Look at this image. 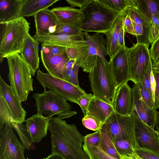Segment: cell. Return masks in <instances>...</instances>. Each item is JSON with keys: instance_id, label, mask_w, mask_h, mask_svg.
I'll return each mask as SVG.
<instances>
[{"instance_id": "obj_16", "label": "cell", "mask_w": 159, "mask_h": 159, "mask_svg": "<svg viewBox=\"0 0 159 159\" xmlns=\"http://www.w3.org/2000/svg\"><path fill=\"white\" fill-rule=\"evenodd\" d=\"M40 57L43 65L48 73L65 80L63 74V69L66 63L70 60L66 51L61 54L55 55L41 49Z\"/></svg>"}, {"instance_id": "obj_48", "label": "cell", "mask_w": 159, "mask_h": 159, "mask_svg": "<svg viewBox=\"0 0 159 159\" xmlns=\"http://www.w3.org/2000/svg\"><path fill=\"white\" fill-rule=\"evenodd\" d=\"M123 25L125 32L135 35L134 27L131 18L124 12Z\"/></svg>"}, {"instance_id": "obj_10", "label": "cell", "mask_w": 159, "mask_h": 159, "mask_svg": "<svg viewBox=\"0 0 159 159\" xmlns=\"http://www.w3.org/2000/svg\"><path fill=\"white\" fill-rule=\"evenodd\" d=\"M0 136V149L9 159H28L25 157V148L18 139L11 120L6 123Z\"/></svg>"}, {"instance_id": "obj_50", "label": "cell", "mask_w": 159, "mask_h": 159, "mask_svg": "<svg viewBox=\"0 0 159 159\" xmlns=\"http://www.w3.org/2000/svg\"><path fill=\"white\" fill-rule=\"evenodd\" d=\"M90 0H66L67 3L72 7H78L80 9L83 7Z\"/></svg>"}, {"instance_id": "obj_5", "label": "cell", "mask_w": 159, "mask_h": 159, "mask_svg": "<svg viewBox=\"0 0 159 159\" xmlns=\"http://www.w3.org/2000/svg\"><path fill=\"white\" fill-rule=\"evenodd\" d=\"M89 79L94 95L113 105L117 89L111 62H105L98 56L94 66L89 73Z\"/></svg>"}, {"instance_id": "obj_61", "label": "cell", "mask_w": 159, "mask_h": 159, "mask_svg": "<svg viewBox=\"0 0 159 159\" xmlns=\"http://www.w3.org/2000/svg\"><path fill=\"white\" fill-rule=\"evenodd\" d=\"M46 159V157L43 158V159Z\"/></svg>"}, {"instance_id": "obj_58", "label": "cell", "mask_w": 159, "mask_h": 159, "mask_svg": "<svg viewBox=\"0 0 159 159\" xmlns=\"http://www.w3.org/2000/svg\"><path fill=\"white\" fill-rule=\"evenodd\" d=\"M85 159H92L90 156L86 152L84 151Z\"/></svg>"}, {"instance_id": "obj_3", "label": "cell", "mask_w": 159, "mask_h": 159, "mask_svg": "<svg viewBox=\"0 0 159 159\" xmlns=\"http://www.w3.org/2000/svg\"><path fill=\"white\" fill-rule=\"evenodd\" d=\"M30 24L23 17L0 22V62L8 56L20 53L29 32Z\"/></svg>"}, {"instance_id": "obj_41", "label": "cell", "mask_w": 159, "mask_h": 159, "mask_svg": "<svg viewBox=\"0 0 159 159\" xmlns=\"http://www.w3.org/2000/svg\"><path fill=\"white\" fill-rule=\"evenodd\" d=\"M135 152L143 159H159V156L150 150L140 147L134 148Z\"/></svg>"}, {"instance_id": "obj_62", "label": "cell", "mask_w": 159, "mask_h": 159, "mask_svg": "<svg viewBox=\"0 0 159 159\" xmlns=\"http://www.w3.org/2000/svg\"><path fill=\"white\" fill-rule=\"evenodd\" d=\"M158 70L159 71V70Z\"/></svg>"}, {"instance_id": "obj_15", "label": "cell", "mask_w": 159, "mask_h": 159, "mask_svg": "<svg viewBox=\"0 0 159 159\" xmlns=\"http://www.w3.org/2000/svg\"><path fill=\"white\" fill-rule=\"evenodd\" d=\"M131 18L137 43L149 47L150 22L148 21L137 8L129 7L124 12Z\"/></svg>"}, {"instance_id": "obj_22", "label": "cell", "mask_w": 159, "mask_h": 159, "mask_svg": "<svg viewBox=\"0 0 159 159\" xmlns=\"http://www.w3.org/2000/svg\"><path fill=\"white\" fill-rule=\"evenodd\" d=\"M39 42L29 34L20 53L30 67L33 76L35 75L39 67Z\"/></svg>"}, {"instance_id": "obj_57", "label": "cell", "mask_w": 159, "mask_h": 159, "mask_svg": "<svg viewBox=\"0 0 159 159\" xmlns=\"http://www.w3.org/2000/svg\"><path fill=\"white\" fill-rule=\"evenodd\" d=\"M152 69H154L156 70H158L159 69V63L154 65H153L152 64Z\"/></svg>"}, {"instance_id": "obj_49", "label": "cell", "mask_w": 159, "mask_h": 159, "mask_svg": "<svg viewBox=\"0 0 159 159\" xmlns=\"http://www.w3.org/2000/svg\"><path fill=\"white\" fill-rule=\"evenodd\" d=\"M75 63V60H70L64 66L63 69V74L65 80H66V78L70 73Z\"/></svg>"}, {"instance_id": "obj_42", "label": "cell", "mask_w": 159, "mask_h": 159, "mask_svg": "<svg viewBox=\"0 0 159 159\" xmlns=\"http://www.w3.org/2000/svg\"><path fill=\"white\" fill-rule=\"evenodd\" d=\"M94 97L93 94L86 93L78 99L77 104L80 107L84 116L87 111L91 101Z\"/></svg>"}, {"instance_id": "obj_7", "label": "cell", "mask_w": 159, "mask_h": 159, "mask_svg": "<svg viewBox=\"0 0 159 159\" xmlns=\"http://www.w3.org/2000/svg\"><path fill=\"white\" fill-rule=\"evenodd\" d=\"M114 142L126 141L134 148L140 147L135 130L134 111L130 116L113 112L104 123Z\"/></svg>"}, {"instance_id": "obj_32", "label": "cell", "mask_w": 159, "mask_h": 159, "mask_svg": "<svg viewBox=\"0 0 159 159\" xmlns=\"http://www.w3.org/2000/svg\"><path fill=\"white\" fill-rule=\"evenodd\" d=\"M11 123L18 135L22 146L25 149H30L32 143L25 125L13 121H11Z\"/></svg>"}, {"instance_id": "obj_38", "label": "cell", "mask_w": 159, "mask_h": 159, "mask_svg": "<svg viewBox=\"0 0 159 159\" xmlns=\"http://www.w3.org/2000/svg\"><path fill=\"white\" fill-rule=\"evenodd\" d=\"M134 84L137 86L142 98L145 102L150 107L155 109V102L152 96L143 84L141 81H139Z\"/></svg>"}, {"instance_id": "obj_25", "label": "cell", "mask_w": 159, "mask_h": 159, "mask_svg": "<svg viewBox=\"0 0 159 159\" xmlns=\"http://www.w3.org/2000/svg\"><path fill=\"white\" fill-rule=\"evenodd\" d=\"M114 112L113 105L94 96L91 101L86 114H88L94 116L104 124Z\"/></svg>"}, {"instance_id": "obj_55", "label": "cell", "mask_w": 159, "mask_h": 159, "mask_svg": "<svg viewBox=\"0 0 159 159\" xmlns=\"http://www.w3.org/2000/svg\"><path fill=\"white\" fill-rule=\"evenodd\" d=\"M155 132L159 136V116L158 120L155 126Z\"/></svg>"}, {"instance_id": "obj_53", "label": "cell", "mask_w": 159, "mask_h": 159, "mask_svg": "<svg viewBox=\"0 0 159 159\" xmlns=\"http://www.w3.org/2000/svg\"><path fill=\"white\" fill-rule=\"evenodd\" d=\"M119 156L120 159H138L137 157V155L135 152L128 156L120 155Z\"/></svg>"}, {"instance_id": "obj_45", "label": "cell", "mask_w": 159, "mask_h": 159, "mask_svg": "<svg viewBox=\"0 0 159 159\" xmlns=\"http://www.w3.org/2000/svg\"><path fill=\"white\" fill-rule=\"evenodd\" d=\"M152 71V65L151 61L149 63L147 70L141 82L144 85L152 96L150 82V75Z\"/></svg>"}, {"instance_id": "obj_39", "label": "cell", "mask_w": 159, "mask_h": 159, "mask_svg": "<svg viewBox=\"0 0 159 159\" xmlns=\"http://www.w3.org/2000/svg\"><path fill=\"white\" fill-rule=\"evenodd\" d=\"M159 37V19L152 17L150 21L149 41L152 43Z\"/></svg>"}, {"instance_id": "obj_2", "label": "cell", "mask_w": 159, "mask_h": 159, "mask_svg": "<svg viewBox=\"0 0 159 159\" xmlns=\"http://www.w3.org/2000/svg\"><path fill=\"white\" fill-rule=\"evenodd\" d=\"M80 9L83 17L78 27L87 33L104 34L111 29L120 14L105 6L100 0H90Z\"/></svg>"}, {"instance_id": "obj_46", "label": "cell", "mask_w": 159, "mask_h": 159, "mask_svg": "<svg viewBox=\"0 0 159 159\" xmlns=\"http://www.w3.org/2000/svg\"><path fill=\"white\" fill-rule=\"evenodd\" d=\"M80 67L75 64L70 74L66 78V80L76 86H79L78 75Z\"/></svg>"}, {"instance_id": "obj_43", "label": "cell", "mask_w": 159, "mask_h": 159, "mask_svg": "<svg viewBox=\"0 0 159 159\" xmlns=\"http://www.w3.org/2000/svg\"><path fill=\"white\" fill-rule=\"evenodd\" d=\"M41 45L48 48L49 52L55 55L61 54L66 51V47L56 44L43 43Z\"/></svg>"}, {"instance_id": "obj_40", "label": "cell", "mask_w": 159, "mask_h": 159, "mask_svg": "<svg viewBox=\"0 0 159 159\" xmlns=\"http://www.w3.org/2000/svg\"><path fill=\"white\" fill-rule=\"evenodd\" d=\"M101 141L100 129L84 136V143L93 147H99Z\"/></svg>"}, {"instance_id": "obj_31", "label": "cell", "mask_w": 159, "mask_h": 159, "mask_svg": "<svg viewBox=\"0 0 159 159\" xmlns=\"http://www.w3.org/2000/svg\"><path fill=\"white\" fill-rule=\"evenodd\" d=\"M105 6L120 14L129 7L137 8V0H100Z\"/></svg>"}, {"instance_id": "obj_54", "label": "cell", "mask_w": 159, "mask_h": 159, "mask_svg": "<svg viewBox=\"0 0 159 159\" xmlns=\"http://www.w3.org/2000/svg\"><path fill=\"white\" fill-rule=\"evenodd\" d=\"M46 159H64L60 156L56 155L51 154L46 157Z\"/></svg>"}, {"instance_id": "obj_17", "label": "cell", "mask_w": 159, "mask_h": 159, "mask_svg": "<svg viewBox=\"0 0 159 159\" xmlns=\"http://www.w3.org/2000/svg\"><path fill=\"white\" fill-rule=\"evenodd\" d=\"M51 118L37 113L26 120L25 125L32 143L40 142L47 136Z\"/></svg>"}, {"instance_id": "obj_33", "label": "cell", "mask_w": 159, "mask_h": 159, "mask_svg": "<svg viewBox=\"0 0 159 159\" xmlns=\"http://www.w3.org/2000/svg\"><path fill=\"white\" fill-rule=\"evenodd\" d=\"M83 148L92 159H118L110 155L99 147L91 146L84 143Z\"/></svg>"}, {"instance_id": "obj_51", "label": "cell", "mask_w": 159, "mask_h": 159, "mask_svg": "<svg viewBox=\"0 0 159 159\" xmlns=\"http://www.w3.org/2000/svg\"><path fill=\"white\" fill-rule=\"evenodd\" d=\"M125 30L123 24L121 27L118 36V42L120 46V47L125 48L126 47L125 44L124 35Z\"/></svg>"}, {"instance_id": "obj_14", "label": "cell", "mask_w": 159, "mask_h": 159, "mask_svg": "<svg viewBox=\"0 0 159 159\" xmlns=\"http://www.w3.org/2000/svg\"><path fill=\"white\" fill-rule=\"evenodd\" d=\"M128 48L121 47L110 61L117 89L131 80L127 55Z\"/></svg>"}, {"instance_id": "obj_9", "label": "cell", "mask_w": 159, "mask_h": 159, "mask_svg": "<svg viewBox=\"0 0 159 159\" xmlns=\"http://www.w3.org/2000/svg\"><path fill=\"white\" fill-rule=\"evenodd\" d=\"M127 55L131 81H141L152 61L148 47L137 43L128 48Z\"/></svg>"}, {"instance_id": "obj_56", "label": "cell", "mask_w": 159, "mask_h": 159, "mask_svg": "<svg viewBox=\"0 0 159 159\" xmlns=\"http://www.w3.org/2000/svg\"><path fill=\"white\" fill-rule=\"evenodd\" d=\"M0 159H9L1 149H0Z\"/></svg>"}, {"instance_id": "obj_1", "label": "cell", "mask_w": 159, "mask_h": 159, "mask_svg": "<svg viewBox=\"0 0 159 159\" xmlns=\"http://www.w3.org/2000/svg\"><path fill=\"white\" fill-rule=\"evenodd\" d=\"M51 134V154L64 159H85L83 143L84 136L74 124L57 117H52L48 126Z\"/></svg>"}, {"instance_id": "obj_60", "label": "cell", "mask_w": 159, "mask_h": 159, "mask_svg": "<svg viewBox=\"0 0 159 159\" xmlns=\"http://www.w3.org/2000/svg\"><path fill=\"white\" fill-rule=\"evenodd\" d=\"M137 157L138 158V159H143L142 158H141L139 156H138L137 155Z\"/></svg>"}, {"instance_id": "obj_20", "label": "cell", "mask_w": 159, "mask_h": 159, "mask_svg": "<svg viewBox=\"0 0 159 159\" xmlns=\"http://www.w3.org/2000/svg\"><path fill=\"white\" fill-rule=\"evenodd\" d=\"M36 33L33 37L52 34L55 31L58 20L51 10L43 9L34 16Z\"/></svg>"}, {"instance_id": "obj_28", "label": "cell", "mask_w": 159, "mask_h": 159, "mask_svg": "<svg viewBox=\"0 0 159 159\" xmlns=\"http://www.w3.org/2000/svg\"><path fill=\"white\" fill-rule=\"evenodd\" d=\"M59 0H24L20 17L34 16L39 11L47 8Z\"/></svg>"}, {"instance_id": "obj_59", "label": "cell", "mask_w": 159, "mask_h": 159, "mask_svg": "<svg viewBox=\"0 0 159 159\" xmlns=\"http://www.w3.org/2000/svg\"><path fill=\"white\" fill-rule=\"evenodd\" d=\"M159 63V57L157 60V61L154 63H152V64L154 65L158 64Z\"/></svg>"}, {"instance_id": "obj_29", "label": "cell", "mask_w": 159, "mask_h": 159, "mask_svg": "<svg viewBox=\"0 0 159 159\" xmlns=\"http://www.w3.org/2000/svg\"><path fill=\"white\" fill-rule=\"evenodd\" d=\"M137 8L149 22L153 16L159 19V0H137Z\"/></svg>"}, {"instance_id": "obj_52", "label": "cell", "mask_w": 159, "mask_h": 159, "mask_svg": "<svg viewBox=\"0 0 159 159\" xmlns=\"http://www.w3.org/2000/svg\"><path fill=\"white\" fill-rule=\"evenodd\" d=\"M150 82L152 96L155 102L156 81L152 71L150 75Z\"/></svg>"}, {"instance_id": "obj_6", "label": "cell", "mask_w": 159, "mask_h": 159, "mask_svg": "<svg viewBox=\"0 0 159 159\" xmlns=\"http://www.w3.org/2000/svg\"><path fill=\"white\" fill-rule=\"evenodd\" d=\"M32 96L36 101L37 113L45 117H52L57 115L62 119L77 113L70 111L71 107L66 99L51 89L47 90L44 89L42 93H34Z\"/></svg>"}, {"instance_id": "obj_4", "label": "cell", "mask_w": 159, "mask_h": 159, "mask_svg": "<svg viewBox=\"0 0 159 159\" xmlns=\"http://www.w3.org/2000/svg\"><path fill=\"white\" fill-rule=\"evenodd\" d=\"M6 58L10 86L20 101H25L30 92L33 91L31 68L19 53L9 55Z\"/></svg>"}, {"instance_id": "obj_12", "label": "cell", "mask_w": 159, "mask_h": 159, "mask_svg": "<svg viewBox=\"0 0 159 159\" xmlns=\"http://www.w3.org/2000/svg\"><path fill=\"white\" fill-rule=\"evenodd\" d=\"M0 95L3 98L11 112V121L22 124L25 122L26 112L22 106L21 102L14 94L10 86L0 76Z\"/></svg>"}, {"instance_id": "obj_34", "label": "cell", "mask_w": 159, "mask_h": 159, "mask_svg": "<svg viewBox=\"0 0 159 159\" xmlns=\"http://www.w3.org/2000/svg\"><path fill=\"white\" fill-rule=\"evenodd\" d=\"M83 32L77 26L71 24L62 23L58 20L56 30L52 34L71 35L82 34Z\"/></svg>"}, {"instance_id": "obj_8", "label": "cell", "mask_w": 159, "mask_h": 159, "mask_svg": "<svg viewBox=\"0 0 159 159\" xmlns=\"http://www.w3.org/2000/svg\"><path fill=\"white\" fill-rule=\"evenodd\" d=\"M36 78L44 89L54 91L67 100L77 103L78 99L86 93L80 86L37 70Z\"/></svg>"}, {"instance_id": "obj_19", "label": "cell", "mask_w": 159, "mask_h": 159, "mask_svg": "<svg viewBox=\"0 0 159 159\" xmlns=\"http://www.w3.org/2000/svg\"><path fill=\"white\" fill-rule=\"evenodd\" d=\"M113 106L115 112L123 116H130L133 111L131 88L125 83L117 89Z\"/></svg>"}, {"instance_id": "obj_26", "label": "cell", "mask_w": 159, "mask_h": 159, "mask_svg": "<svg viewBox=\"0 0 159 159\" xmlns=\"http://www.w3.org/2000/svg\"><path fill=\"white\" fill-rule=\"evenodd\" d=\"M124 12L116 19L111 30L105 32L107 40V55L111 60L121 48L118 42L119 33L123 24Z\"/></svg>"}, {"instance_id": "obj_18", "label": "cell", "mask_w": 159, "mask_h": 159, "mask_svg": "<svg viewBox=\"0 0 159 159\" xmlns=\"http://www.w3.org/2000/svg\"><path fill=\"white\" fill-rule=\"evenodd\" d=\"M83 33L71 35L50 34L33 37L39 43H53L66 48H78L88 46Z\"/></svg>"}, {"instance_id": "obj_24", "label": "cell", "mask_w": 159, "mask_h": 159, "mask_svg": "<svg viewBox=\"0 0 159 159\" xmlns=\"http://www.w3.org/2000/svg\"><path fill=\"white\" fill-rule=\"evenodd\" d=\"M51 10L59 22L78 27L83 17L80 9L71 6L57 7Z\"/></svg>"}, {"instance_id": "obj_47", "label": "cell", "mask_w": 159, "mask_h": 159, "mask_svg": "<svg viewBox=\"0 0 159 159\" xmlns=\"http://www.w3.org/2000/svg\"><path fill=\"white\" fill-rule=\"evenodd\" d=\"M152 71L156 81L155 104L157 110L159 108V71L152 69Z\"/></svg>"}, {"instance_id": "obj_44", "label": "cell", "mask_w": 159, "mask_h": 159, "mask_svg": "<svg viewBox=\"0 0 159 159\" xmlns=\"http://www.w3.org/2000/svg\"><path fill=\"white\" fill-rule=\"evenodd\" d=\"M149 51L152 63H154L159 57V37L152 43Z\"/></svg>"}, {"instance_id": "obj_36", "label": "cell", "mask_w": 159, "mask_h": 159, "mask_svg": "<svg viewBox=\"0 0 159 159\" xmlns=\"http://www.w3.org/2000/svg\"><path fill=\"white\" fill-rule=\"evenodd\" d=\"M82 123L86 128L94 131L100 129L103 124L94 116L88 114L82 118Z\"/></svg>"}, {"instance_id": "obj_37", "label": "cell", "mask_w": 159, "mask_h": 159, "mask_svg": "<svg viewBox=\"0 0 159 159\" xmlns=\"http://www.w3.org/2000/svg\"><path fill=\"white\" fill-rule=\"evenodd\" d=\"M114 143L119 155L128 156L135 152L134 147L128 141L123 140Z\"/></svg>"}, {"instance_id": "obj_21", "label": "cell", "mask_w": 159, "mask_h": 159, "mask_svg": "<svg viewBox=\"0 0 159 159\" xmlns=\"http://www.w3.org/2000/svg\"><path fill=\"white\" fill-rule=\"evenodd\" d=\"M66 53L70 60H75V64L83 70L89 73L94 66L97 57L90 56L88 46L79 48H66Z\"/></svg>"}, {"instance_id": "obj_27", "label": "cell", "mask_w": 159, "mask_h": 159, "mask_svg": "<svg viewBox=\"0 0 159 159\" xmlns=\"http://www.w3.org/2000/svg\"><path fill=\"white\" fill-rule=\"evenodd\" d=\"M24 0H0V22L9 21L20 17Z\"/></svg>"}, {"instance_id": "obj_11", "label": "cell", "mask_w": 159, "mask_h": 159, "mask_svg": "<svg viewBox=\"0 0 159 159\" xmlns=\"http://www.w3.org/2000/svg\"><path fill=\"white\" fill-rule=\"evenodd\" d=\"M134 111L135 130L140 147L159 156V136L155 129L143 122Z\"/></svg>"}, {"instance_id": "obj_23", "label": "cell", "mask_w": 159, "mask_h": 159, "mask_svg": "<svg viewBox=\"0 0 159 159\" xmlns=\"http://www.w3.org/2000/svg\"><path fill=\"white\" fill-rule=\"evenodd\" d=\"M83 35L89 47L90 56L100 57L105 62H108L106 58L107 55V40L101 34L95 33L92 35L83 32Z\"/></svg>"}, {"instance_id": "obj_35", "label": "cell", "mask_w": 159, "mask_h": 159, "mask_svg": "<svg viewBox=\"0 0 159 159\" xmlns=\"http://www.w3.org/2000/svg\"><path fill=\"white\" fill-rule=\"evenodd\" d=\"M11 116L3 98L0 95V133H1L6 123L11 120Z\"/></svg>"}, {"instance_id": "obj_13", "label": "cell", "mask_w": 159, "mask_h": 159, "mask_svg": "<svg viewBox=\"0 0 159 159\" xmlns=\"http://www.w3.org/2000/svg\"><path fill=\"white\" fill-rule=\"evenodd\" d=\"M133 108L139 118L153 129L159 116V112L150 107L144 101L137 86L134 84L132 88Z\"/></svg>"}, {"instance_id": "obj_30", "label": "cell", "mask_w": 159, "mask_h": 159, "mask_svg": "<svg viewBox=\"0 0 159 159\" xmlns=\"http://www.w3.org/2000/svg\"><path fill=\"white\" fill-rule=\"evenodd\" d=\"M101 141L99 147L110 155L120 159L110 133L107 125L104 123L100 128Z\"/></svg>"}]
</instances>
